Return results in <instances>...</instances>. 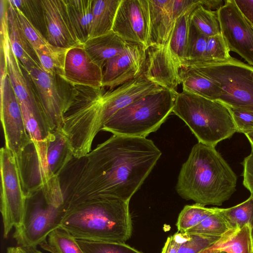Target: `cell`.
<instances>
[{"label": "cell", "instance_id": "1", "mask_svg": "<svg viewBox=\"0 0 253 253\" xmlns=\"http://www.w3.org/2000/svg\"><path fill=\"white\" fill-rule=\"evenodd\" d=\"M161 154L153 141L146 137L113 134L68 164L65 169L68 176L61 182L63 206L99 199L129 203Z\"/></svg>", "mask_w": 253, "mask_h": 253}, {"label": "cell", "instance_id": "2", "mask_svg": "<svg viewBox=\"0 0 253 253\" xmlns=\"http://www.w3.org/2000/svg\"><path fill=\"white\" fill-rule=\"evenodd\" d=\"M237 177L214 147L200 142L181 168L176 190L180 197L204 206H220L236 191Z\"/></svg>", "mask_w": 253, "mask_h": 253}, {"label": "cell", "instance_id": "3", "mask_svg": "<svg viewBox=\"0 0 253 253\" xmlns=\"http://www.w3.org/2000/svg\"><path fill=\"white\" fill-rule=\"evenodd\" d=\"M62 208L60 227L76 239L125 243L131 235L129 203L99 199Z\"/></svg>", "mask_w": 253, "mask_h": 253}, {"label": "cell", "instance_id": "4", "mask_svg": "<svg viewBox=\"0 0 253 253\" xmlns=\"http://www.w3.org/2000/svg\"><path fill=\"white\" fill-rule=\"evenodd\" d=\"M172 112L183 120L198 142L212 146L231 137L237 129L227 106L184 90L177 93Z\"/></svg>", "mask_w": 253, "mask_h": 253}, {"label": "cell", "instance_id": "5", "mask_svg": "<svg viewBox=\"0 0 253 253\" xmlns=\"http://www.w3.org/2000/svg\"><path fill=\"white\" fill-rule=\"evenodd\" d=\"M177 93L164 88L143 96L115 113L102 130L114 135L146 137L172 112Z\"/></svg>", "mask_w": 253, "mask_h": 253}, {"label": "cell", "instance_id": "6", "mask_svg": "<svg viewBox=\"0 0 253 253\" xmlns=\"http://www.w3.org/2000/svg\"><path fill=\"white\" fill-rule=\"evenodd\" d=\"M182 67L195 69L218 84L222 89L218 101L253 113V66L231 57L220 61L185 62Z\"/></svg>", "mask_w": 253, "mask_h": 253}, {"label": "cell", "instance_id": "7", "mask_svg": "<svg viewBox=\"0 0 253 253\" xmlns=\"http://www.w3.org/2000/svg\"><path fill=\"white\" fill-rule=\"evenodd\" d=\"M0 212L6 238L13 228L23 223L28 199L15 155L5 146L0 150Z\"/></svg>", "mask_w": 253, "mask_h": 253}, {"label": "cell", "instance_id": "8", "mask_svg": "<svg viewBox=\"0 0 253 253\" xmlns=\"http://www.w3.org/2000/svg\"><path fill=\"white\" fill-rule=\"evenodd\" d=\"M24 70L37 90V99L51 131L61 128L71 96L61 93L56 80L60 77L47 73L40 63Z\"/></svg>", "mask_w": 253, "mask_h": 253}, {"label": "cell", "instance_id": "9", "mask_svg": "<svg viewBox=\"0 0 253 253\" xmlns=\"http://www.w3.org/2000/svg\"><path fill=\"white\" fill-rule=\"evenodd\" d=\"M62 206L56 208L38 201L27 211L23 224L15 229L13 238L18 246L37 247L45 241L48 235L59 228L63 215Z\"/></svg>", "mask_w": 253, "mask_h": 253}, {"label": "cell", "instance_id": "10", "mask_svg": "<svg viewBox=\"0 0 253 253\" xmlns=\"http://www.w3.org/2000/svg\"><path fill=\"white\" fill-rule=\"evenodd\" d=\"M0 120L5 147L17 158L32 141L20 103L7 75L0 79Z\"/></svg>", "mask_w": 253, "mask_h": 253}, {"label": "cell", "instance_id": "11", "mask_svg": "<svg viewBox=\"0 0 253 253\" xmlns=\"http://www.w3.org/2000/svg\"><path fill=\"white\" fill-rule=\"evenodd\" d=\"M216 12L221 34L230 51L253 66V25L239 9L235 0H225Z\"/></svg>", "mask_w": 253, "mask_h": 253}, {"label": "cell", "instance_id": "12", "mask_svg": "<svg viewBox=\"0 0 253 253\" xmlns=\"http://www.w3.org/2000/svg\"><path fill=\"white\" fill-rule=\"evenodd\" d=\"M112 31L125 41L147 50L151 46L148 0H122Z\"/></svg>", "mask_w": 253, "mask_h": 253}, {"label": "cell", "instance_id": "13", "mask_svg": "<svg viewBox=\"0 0 253 253\" xmlns=\"http://www.w3.org/2000/svg\"><path fill=\"white\" fill-rule=\"evenodd\" d=\"M163 88L147 80L142 73L135 79L103 93L98 120L99 131L102 130L104 124L119 110L143 96L159 92Z\"/></svg>", "mask_w": 253, "mask_h": 253}, {"label": "cell", "instance_id": "14", "mask_svg": "<svg viewBox=\"0 0 253 253\" xmlns=\"http://www.w3.org/2000/svg\"><path fill=\"white\" fill-rule=\"evenodd\" d=\"M146 50L142 45L129 42L122 53L108 60L103 69L102 87L112 90L142 74Z\"/></svg>", "mask_w": 253, "mask_h": 253}, {"label": "cell", "instance_id": "15", "mask_svg": "<svg viewBox=\"0 0 253 253\" xmlns=\"http://www.w3.org/2000/svg\"><path fill=\"white\" fill-rule=\"evenodd\" d=\"M46 38L52 45L69 49L82 44L72 27L64 0H40Z\"/></svg>", "mask_w": 253, "mask_h": 253}, {"label": "cell", "instance_id": "16", "mask_svg": "<svg viewBox=\"0 0 253 253\" xmlns=\"http://www.w3.org/2000/svg\"><path fill=\"white\" fill-rule=\"evenodd\" d=\"M62 79L73 86L100 89L103 69L92 60L83 45H78L67 51Z\"/></svg>", "mask_w": 253, "mask_h": 253}, {"label": "cell", "instance_id": "17", "mask_svg": "<svg viewBox=\"0 0 253 253\" xmlns=\"http://www.w3.org/2000/svg\"><path fill=\"white\" fill-rule=\"evenodd\" d=\"M143 71L145 78L160 86L173 92L181 84L180 67L177 64L167 43L150 46L146 50Z\"/></svg>", "mask_w": 253, "mask_h": 253}, {"label": "cell", "instance_id": "18", "mask_svg": "<svg viewBox=\"0 0 253 253\" xmlns=\"http://www.w3.org/2000/svg\"><path fill=\"white\" fill-rule=\"evenodd\" d=\"M0 48L5 54L7 74L19 102L25 103L33 109L42 111L31 87V82L27 79L28 76H25L21 63L11 49L7 28L0 31Z\"/></svg>", "mask_w": 253, "mask_h": 253}, {"label": "cell", "instance_id": "19", "mask_svg": "<svg viewBox=\"0 0 253 253\" xmlns=\"http://www.w3.org/2000/svg\"><path fill=\"white\" fill-rule=\"evenodd\" d=\"M7 1V32L11 49L24 70L39 63L33 55L35 52L27 40L19 23L14 5Z\"/></svg>", "mask_w": 253, "mask_h": 253}, {"label": "cell", "instance_id": "20", "mask_svg": "<svg viewBox=\"0 0 253 253\" xmlns=\"http://www.w3.org/2000/svg\"><path fill=\"white\" fill-rule=\"evenodd\" d=\"M148 0L151 45H164L175 23L171 12V0Z\"/></svg>", "mask_w": 253, "mask_h": 253}, {"label": "cell", "instance_id": "21", "mask_svg": "<svg viewBox=\"0 0 253 253\" xmlns=\"http://www.w3.org/2000/svg\"><path fill=\"white\" fill-rule=\"evenodd\" d=\"M47 141L49 170L54 179L60 180V174L74 158L71 146L61 128L49 132Z\"/></svg>", "mask_w": 253, "mask_h": 253}, {"label": "cell", "instance_id": "22", "mask_svg": "<svg viewBox=\"0 0 253 253\" xmlns=\"http://www.w3.org/2000/svg\"><path fill=\"white\" fill-rule=\"evenodd\" d=\"M128 43L112 31L88 39L83 46L92 60L103 69L106 62L122 53Z\"/></svg>", "mask_w": 253, "mask_h": 253}, {"label": "cell", "instance_id": "23", "mask_svg": "<svg viewBox=\"0 0 253 253\" xmlns=\"http://www.w3.org/2000/svg\"><path fill=\"white\" fill-rule=\"evenodd\" d=\"M219 251L227 253H253V227L250 224L230 229L211 247L201 253Z\"/></svg>", "mask_w": 253, "mask_h": 253}, {"label": "cell", "instance_id": "24", "mask_svg": "<svg viewBox=\"0 0 253 253\" xmlns=\"http://www.w3.org/2000/svg\"><path fill=\"white\" fill-rule=\"evenodd\" d=\"M179 77L183 90L214 100L221 95L219 85L195 69L181 67Z\"/></svg>", "mask_w": 253, "mask_h": 253}, {"label": "cell", "instance_id": "25", "mask_svg": "<svg viewBox=\"0 0 253 253\" xmlns=\"http://www.w3.org/2000/svg\"><path fill=\"white\" fill-rule=\"evenodd\" d=\"M122 0H93L92 18L89 39L112 31L116 13Z\"/></svg>", "mask_w": 253, "mask_h": 253}, {"label": "cell", "instance_id": "26", "mask_svg": "<svg viewBox=\"0 0 253 253\" xmlns=\"http://www.w3.org/2000/svg\"><path fill=\"white\" fill-rule=\"evenodd\" d=\"M72 27L82 44L88 39L93 0H64Z\"/></svg>", "mask_w": 253, "mask_h": 253}, {"label": "cell", "instance_id": "27", "mask_svg": "<svg viewBox=\"0 0 253 253\" xmlns=\"http://www.w3.org/2000/svg\"><path fill=\"white\" fill-rule=\"evenodd\" d=\"M191 13L184 14L176 20L166 43L172 56L180 68L186 61L189 16Z\"/></svg>", "mask_w": 253, "mask_h": 253}, {"label": "cell", "instance_id": "28", "mask_svg": "<svg viewBox=\"0 0 253 253\" xmlns=\"http://www.w3.org/2000/svg\"><path fill=\"white\" fill-rule=\"evenodd\" d=\"M217 210L230 229L250 224L253 229V194L236 206L227 209L217 208Z\"/></svg>", "mask_w": 253, "mask_h": 253}, {"label": "cell", "instance_id": "29", "mask_svg": "<svg viewBox=\"0 0 253 253\" xmlns=\"http://www.w3.org/2000/svg\"><path fill=\"white\" fill-rule=\"evenodd\" d=\"M40 246L50 253H84L77 239L60 227L53 231Z\"/></svg>", "mask_w": 253, "mask_h": 253}, {"label": "cell", "instance_id": "30", "mask_svg": "<svg viewBox=\"0 0 253 253\" xmlns=\"http://www.w3.org/2000/svg\"><path fill=\"white\" fill-rule=\"evenodd\" d=\"M189 21L198 30L208 37L221 34L216 11L207 9L200 5L190 15Z\"/></svg>", "mask_w": 253, "mask_h": 253}, {"label": "cell", "instance_id": "31", "mask_svg": "<svg viewBox=\"0 0 253 253\" xmlns=\"http://www.w3.org/2000/svg\"><path fill=\"white\" fill-rule=\"evenodd\" d=\"M68 50L53 46L50 49L36 51L34 52L44 71L62 79L65 56Z\"/></svg>", "mask_w": 253, "mask_h": 253}, {"label": "cell", "instance_id": "32", "mask_svg": "<svg viewBox=\"0 0 253 253\" xmlns=\"http://www.w3.org/2000/svg\"><path fill=\"white\" fill-rule=\"evenodd\" d=\"M214 211V207L207 208L197 203L186 205L178 216L176 224L178 232H186L197 225Z\"/></svg>", "mask_w": 253, "mask_h": 253}, {"label": "cell", "instance_id": "33", "mask_svg": "<svg viewBox=\"0 0 253 253\" xmlns=\"http://www.w3.org/2000/svg\"><path fill=\"white\" fill-rule=\"evenodd\" d=\"M173 236L179 244L178 253H201L220 238L179 232L175 233Z\"/></svg>", "mask_w": 253, "mask_h": 253}, {"label": "cell", "instance_id": "34", "mask_svg": "<svg viewBox=\"0 0 253 253\" xmlns=\"http://www.w3.org/2000/svg\"><path fill=\"white\" fill-rule=\"evenodd\" d=\"M230 229L217 208L200 223L186 232L204 236L220 237Z\"/></svg>", "mask_w": 253, "mask_h": 253}, {"label": "cell", "instance_id": "35", "mask_svg": "<svg viewBox=\"0 0 253 253\" xmlns=\"http://www.w3.org/2000/svg\"><path fill=\"white\" fill-rule=\"evenodd\" d=\"M23 33L34 51L50 49L52 45L26 15L18 8L14 6Z\"/></svg>", "mask_w": 253, "mask_h": 253}, {"label": "cell", "instance_id": "36", "mask_svg": "<svg viewBox=\"0 0 253 253\" xmlns=\"http://www.w3.org/2000/svg\"><path fill=\"white\" fill-rule=\"evenodd\" d=\"M77 241L84 253H142L125 243L81 239Z\"/></svg>", "mask_w": 253, "mask_h": 253}, {"label": "cell", "instance_id": "37", "mask_svg": "<svg viewBox=\"0 0 253 253\" xmlns=\"http://www.w3.org/2000/svg\"><path fill=\"white\" fill-rule=\"evenodd\" d=\"M208 38L189 21L185 62H200L204 61Z\"/></svg>", "mask_w": 253, "mask_h": 253}, {"label": "cell", "instance_id": "38", "mask_svg": "<svg viewBox=\"0 0 253 253\" xmlns=\"http://www.w3.org/2000/svg\"><path fill=\"white\" fill-rule=\"evenodd\" d=\"M230 51L221 34L208 37L204 60L200 62L226 60L231 57Z\"/></svg>", "mask_w": 253, "mask_h": 253}, {"label": "cell", "instance_id": "39", "mask_svg": "<svg viewBox=\"0 0 253 253\" xmlns=\"http://www.w3.org/2000/svg\"><path fill=\"white\" fill-rule=\"evenodd\" d=\"M10 2L18 8L33 24H43V18L40 0H12ZM34 25V24H33Z\"/></svg>", "mask_w": 253, "mask_h": 253}, {"label": "cell", "instance_id": "40", "mask_svg": "<svg viewBox=\"0 0 253 253\" xmlns=\"http://www.w3.org/2000/svg\"><path fill=\"white\" fill-rule=\"evenodd\" d=\"M227 107L236 125L237 132L245 134L253 130V112L229 106Z\"/></svg>", "mask_w": 253, "mask_h": 253}, {"label": "cell", "instance_id": "41", "mask_svg": "<svg viewBox=\"0 0 253 253\" xmlns=\"http://www.w3.org/2000/svg\"><path fill=\"white\" fill-rule=\"evenodd\" d=\"M201 5V0H171V12L174 22L182 15L192 12Z\"/></svg>", "mask_w": 253, "mask_h": 253}, {"label": "cell", "instance_id": "42", "mask_svg": "<svg viewBox=\"0 0 253 253\" xmlns=\"http://www.w3.org/2000/svg\"><path fill=\"white\" fill-rule=\"evenodd\" d=\"M251 152L245 158L242 165L243 166V185L253 194V146H252Z\"/></svg>", "mask_w": 253, "mask_h": 253}, {"label": "cell", "instance_id": "43", "mask_svg": "<svg viewBox=\"0 0 253 253\" xmlns=\"http://www.w3.org/2000/svg\"><path fill=\"white\" fill-rule=\"evenodd\" d=\"M239 9L253 25V0H235Z\"/></svg>", "mask_w": 253, "mask_h": 253}, {"label": "cell", "instance_id": "44", "mask_svg": "<svg viewBox=\"0 0 253 253\" xmlns=\"http://www.w3.org/2000/svg\"><path fill=\"white\" fill-rule=\"evenodd\" d=\"M178 243L173 235L167 238L161 253H178Z\"/></svg>", "mask_w": 253, "mask_h": 253}, {"label": "cell", "instance_id": "45", "mask_svg": "<svg viewBox=\"0 0 253 253\" xmlns=\"http://www.w3.org/2000/svg\"><path fill=\"white\" fill-rule=\"evenodd\" d=\"M225 0H201V5L207 9L217 11L225 3Z\"/></svg>", "mask_w": 253, "mask_h": 253}, {"label": "cell", "instance_id": "46", "mask_svg": "<svg viewBox=\"0 0 253 253\" xmlns=\"http://www.w3.org/2000/svg\"><path fill=\"white\" fill-rule=\"evenodd\" d=\"M13 253H45L37 247H11Z\"/></svg>", "mask_w": 253, "mask_h": 253}, {"label": "cell", "instance_id": "47", "mask_svg": "<svg viewBox=\"0 0 253 253\" xmlns=\"http://www.w3.org/2000/svg\"><path fill=\"white\" fill-rule=\"evenodd\" d=\"M245 134L248 139L251 145L253 146V130L247 132Z\"/></svg>", "mask_w": 253, "mask_h": 253}, {"label": "cell", "instance_id": "48", "mask_svg": "<svg viewBox=\"0 0 253 253\" xmlns=\"http://www.w3.org/2000/svg\"><path fill=\"white\" fill-rule=\"evenodd\" d=\"M6 253H13L11 247H9L7 249Z\"/></svg>", "mask_w": 253, "mask_h": 253}, {"label": "cell", "instance_id": "49", "mask_svg": "<svg viewBox=\"0 0 253 253\" xmlns=\"http://www.w3.org/2000/svg\"><path fill=\"white\" fill-rule=\"evenodd\" d=\"M211 253H220V252L219 251H215V252H211Z\"/></svg>", "mask_w": 253, "mask_h": 253}, {"label": "cell", "instance_id": "50", "mask_svg": "<svg viewBox=\"0 0 253 253\" xmlns=\"http://www.w3.org/2000/svg\"><path fill=\"white\" fill-rule=\"evenodd\" d=\"M220 253H227L224 252H220Z\"/></svg>", "mask_w": 253, "mask_h": 253}, {"label": "cell", "instance_id": "51", "mask_svg": "<svg viewBox=\"0 0 253 253\" xmlns=\"http://www.w3.org/2000/svg\"></svg>", "mask_w": 253, "mask_h": 253}, {"label": "cell", "instance_id": "52", "mask_svg": "<svg viewBox=\"0 0 253 253\" xmlns=\"http://www.w3.org/2000/svg\"></svg>", "mask_w": 253, "mask_h": 253}]
</instances>
